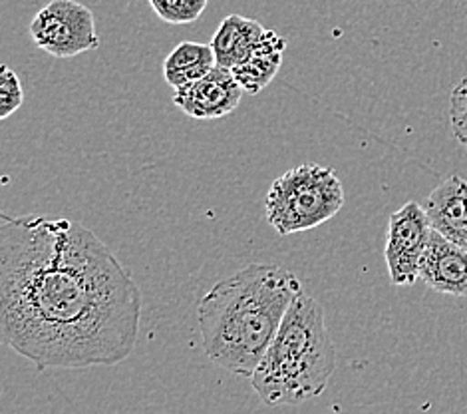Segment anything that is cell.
Instances as JSON below:
<instances>
[{
    "label": "cell",
    "instance_id": "cell-11",
    "mask_svg": "<svg viewBox=\"0 0 467 414\" xmlns=\"http://www.w3.org/2000/svg\"><path fill=\"white\" fill-rule=\"evenodd\" d=\"M265 32L266 28L261 22L253 18L241 15L225 16L213 35V40L209 42L215 52L217 66L227 70L235 69L241 60H244V56L257 47Z\"/></svg>",
    "mask_w": 467,
    "mask_h": 414
},
{
    "label": "cell",
    "instance_id": "cell-2",
    "mask_svg": "<svg viewBox=\"0 0 467 414\" xmlns=\"http://www.w3.org/2000/svg\"><path fill=\"white\" fill-rule=\"evenodd\" d=\"M300 291L295 273L269 263H251L217 281L197 307L211 363L251 378Z\"/></svg>",
    "mask_w": 467,
    "mask_h": 414
},
{
    "label": "cell",
    "instance_id": "cell-14",
    "mask_svg": "<svg viewBox=\"0 0 467 414\" xmlns=\"http://www.w3.org/2000/svg\"><path fill=\"white\" fill-rule=\"evenodd\" d=\"M25 102V90H22L18 74L5 64L0 69V118L6 120Z\"/></svg>",
    "mask_w": 467,
    "mask_h": 414
},
{
    "label": "cell",
    "instance_id": "cell-1",
    "mask_svg": "<svg viewBox=\"0 0 467 414\" xmlns=\"http://www.w3.org/2000/svg\"><path fill=\"white\" fill-rule=\"evenodd\" d=\"M141 291L112 249L66 218L0 223V337L47 368L114 366L136 349Z\"/></svg>",
    "mask_w": 467,
    "mask_h": 414
},
{
    "label": "cell",
    "instance_id": "cell-5",
    "mask_svg": "<svg viewBox=\"0 0 467 414\" xmlns=\"http://www.w3.org/2000/svg\"><path fill=\"white\" fill-rule=\"evenodd\" d=\"M36 47L54 58H74L99 48L96 16L78 0H50L30 22Z\"/></svg>",
    "mask_w": 467,
    "mask_h": 414
},
{
    "label": "cell",
    "instance_id": "cell-16",
    "mask_svg": "<svg viewBox=\"0 0 467 414\" xmlns=\"http://www.w3.org/2000/svg\"><path fill=\"white\" fill-rule=\"evenodd\" d=\"M463 148H465V150H467V142H465V143H463Z\"/></svg>",
    "mask_w": 467,
    "mask_h": 414
},
{
    "label": "cell",
    "instance_id": "cell-9",
    "mask_svg": "<svg viewBox=\"0 0 467 414\" xmlns=\"http://www.w3.org/2000/svg\"><path fill=\"white\" fill-rule=\"evenodd\" d=\"M426 216L431 229L467 249V180L450 175L426 197Z\"/></svg>",
    "mask_w": 467,
    "mask_h": 414
},
{
    "label": "cell",
    "instance_id": "cell-15",
    "mask_svg": "<svg viewBox=\"0 0 467 414\" xmlns=\"http://www.w3.org/2000/svg\"><path fill=\"white\" fill-rule=\"evenodd\" d=\"M450 124L455 140L463 145L467 142V74L450 96Z\"/></svg>",
    "mask_w": 467,
    "mask_h": 414
},
{
    "label": "cell",
    "instance_id": "cell-13",
    "mask_svg": "<svg viewBox=\"0 0 467 414\" xmlns=\"http://www.w3.org/2000/svg\"><path fill=\"white\" fill-rule=\"evenodd\" d=\"M153 13L168 25H192L199 20L209 0H148Z\"/></svg>",
    "mask_w": 467,
    "mask_h": 414
},
{
    "label": "cell",
    "instance_id": "cell-3",
    "mask_svg": "<svg viewBox=\"0 0 467 414\" xmlns=\"http://www.w3.org/2000/svg\"><path fill=\"white\" fill-rule=\"evenodd\" d=\"M335 368L337 351L325 309L300 291L249 380L265 405H300L325 393Z\"/></svg>",
    "mask_w": 467,
    "mask_h": 414
},
{
    "label": "cell",
    "instance_id": "cell-7",
    "mask_svg": "<svg viewBox=\"0 0 467 414\" xmlns=\"http://www.w3.org/2000/svg\"><path fill=\"white\" fill-rule=\"evenodd\" d=\"M243 88L231 70L215 66L207 76L173 92V104L195 120H217L233 114L243 100Z\"/></svg>",
    "mask_w": 467,
    "mask_h": 414
},
{
    "label": "cell",
    "instance_id": "cell-8",
    "mask_svg": "<svg viewBox=\"0 0 467 414\" xmlns=\"http://www.w3.org/2000/svg\"><path fill=\"white\" fill-rule=\"evenodd\" d=\"M420 279L438 293L467 297V249L431 229Z\"/></svg>",
    "mask_w": 467,
    "mask_h": 414
},
{
    "label": "cell",
    "instance_id": "cell-12",
    "mask_svg": "<svg viewBox=\"0 0 467 414\" xmlns=\"http://www.w3.org/2000/svg\"><path fill=\"white\" fill-rule=\"evenodd\" d=\"M217 66L215 52L211 44L203 42H182L168 54L163 62V78L173 90L199 78L207 76Z\"/></svg>",
    "mask_w": 467,
    "mask_h": 414
},
{
    "label": "cell",
    "instance_id": "cell-4",
    "mask_svg": "<svg viewBox=\"0 0 467 414\" xmlns=\"http://www.w3.org/2000/svg\"><path fill=\"white\" fill-rule=\"evenodd\" d=\"M344 206V187L332 167L303 164L285 172L265 196L266 223L283 238L315 229Z\"/></svg>",
    "mask_w": 467,
    "mask_h": 414
},
{
    "label": "cell",
    "instance_id": "cell-10",
    "mask_svg": "<svg viewBox=\"0 0 467 414\" xmlns=\"http://www.w3.org/2000/svg\"><path fill=\"white\" fill-rule=\"evenodd\" d=\"M286 48V40L275 30H266L261 42L254 47L244 60H241L235 69H233V76L243 88V92L257 94L263 88L269 86L275 76L279 74L283 56Z\"/></svg>",
    "mask_w": 467,
    "mask_h": 414
},
{
    "label": "cell",
    "instance_id": "cell-6",
    "mask_svg": "<svg viewBox=\"0 0 467 414\" xmlns=\"http://www.w3.org/2000/svg\"><path fill=\"white\" fill-rule=\"evenodd\" d=\"M430 235V219L418 201H408L388 219L384 260L396 287H410L420 279Z\"/></svg>",
    "mask_w": 467,
    "mask_h": 414
}]
</instances>
